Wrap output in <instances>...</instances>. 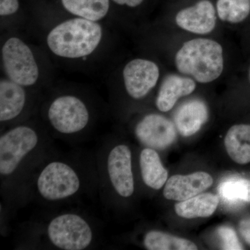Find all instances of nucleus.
Wrapping results in <instances>:
<instances>
[{"label": "nucleus", "mask_w": 250, "mask_h": 250, "mask_svg": "<svg viewBox=\"0 0 250 250\" xmlns=\"http://www.w3.org/2000/svg\"><path fill=\"white\" fill-rule=\"evenodd\" d=\"M238 229L243 239L250 246V217L243 219L240 222Z\"/></svg>", "instance_id": "a878e982"}, {"label": "nucleus", "mask_w": 250, "mask_h": 250, "mask_svg": "<svg viewBox=\"0 0 250 250\" xmlns=\"http://www.w3.org/2000/svg\"><path fill=\"white\" fill-rule=\"evenodd\" d=\"M34 106L30 88L1 77L0 80V123L11 126L24 122Z\"/></svg>", "instance_id": "1a4fd4ad"}, {"label": "nucleus", "mask_w": 250, "mask_h": 250, "mask_svg": "<svg viewBox=\"0 0 250 250\" xmlns=\"http://www.w3.org/2000/svg\"><path fill=\"white\" fill-rule=\"evenodd\" d=\"M218 18L215 6L211 1L199 0L181 9L176 15L175 22L180 29L188 32L207 35L215 29Z\"/></svg>", "instance_id": "f8f14e48"}, {"label": "nucleus", "mask_w": 250, "mask_h": 250, "mask_svg": "<svg viewBox=\"0 0 250 250\" xmlns=\"http://www.w3.org/2000/svg\"><path fill=\"white\" fill-rule=\"evenodd\" d=\"M218 233L223 242V250L243 249L233 229L229 227H221L219 229Z\"/></svg>", "instance_id": "5701e85b"}, {"label": "nucleus", "mask_w": 250, "mask_h": 250, "mask_svg": "<svg viewBox=\"0 0 250 250\" xmlns=\"http://www.w3.org/2000/svg\"><path fill=\"white\" fill-rule=\"evenodd\" d=\"M140 168L143 182L154 190H159L167 182V171L155 149L147 147L140 154Z\"/></svg>", "instance_id": "f3484780"}, {"label": "nucleus", "mask_w": 250, "mask_h": 250, "mask_svg": "<svg viewBox=\"0 0 250 250\" xmlns=\"http://www.w3.org/2000/svg\"><path fill=\"white\" fill-rule=\"evenodd\" d=\"M136 137L143 146L154 149H164L177 138L175 125L156 113L143 117L135 126Z\"/></svg>", "instance_id": "9b49d317"}, {"label": "nucleus", "mask_w": 250, "mask_h": 250, "mask_svg": "<svg viewBox=\"0 0 250 250\" xmlns=\"http://www.w3.org/2000/svg\"><path fill=\"white\" fill-rule=\"evenodd\" d=\"M208 109L206 104L200 100L184 103L174 116V123L179 132L183 136H192L208 121Z\"/></svg>", "instance_id": "dca6fc26"}, {"label": "nucleus", "mask_w": 250, "mask_h": 250, "mask_svg": "<svg viewBox=\"0 0 250 250\" xmlns=\"http://www.w3.org/2000/svg\"><path fill=\"white\" fill-rule=\"evenodd\" d=\"M122 77L125 91L130 98L135 100H142L157 85L160 68L152 60L136 58L125 64Z\"/></svg>", "instance_id": "9d476101"}, {"label": "nucleus", "mask_w": 250, "mask_h": 250, "mask_svg": "<svg viewBox=\"0 0 250 250\" xmlns=\"http://www.w3.org/2000/svg\"><path fill=\"white\" fill-rule=\"evenodd\" d=\"M174 62L179 72L200 83L218 80L223 74L225 59L223 47L208 39H192L177 51Z\"/></svg>", "instance_id": "39448f33"}, {"label": "nucleus", "mask_w": 250, "mask_h": 250, "mask_svg": "<svg viewBox=\"0 0 250 250\" xmlns=\"http://www.w3.org/2000/svg\"><path fill=\"white\" fill-rule=\"evenodd\" d=\"M42 108L45 127L59 137H80L90 129L95 120L91 104L75 92L52 95Z\"/></svg>", "instance_id": "20e7f679"}, {"label": "nucleus", "mask_w": 250, "mask_h": 250, "mask_svg": "<svg viewBox=\"0 0 250 250\" xmlns=\"http://www.w3.org/2000/svg\"><path fill=\"white\" fill-rule=\"evenodd\" d=\"M213 178L205 172L188 175H173L166 183L164 196L167 200L184 201L205 191L211 187Z\"/></svg>", "instance_id": "ddd939ff"}, {"label": "nucleus", "mask_w": 250, "mask_h": 250, "mask_svg": "<svg viewBox=\"0 0 250 250\" xmlns=\"http://www.w3.org/2000/svg\"><path fill=\"white\" fill-rule=\"evenodd\" d=\"M222 201L229 207L250 203V179L232 177L223 181L218 188Z\"/></svg>", "instance_id": "aec40b11"}, {"label": "nucleus", "mask_w": 250, "mask_h": 250, "mask_svg": "<svg viewBox=\"0 0 250 250\" xmlns=\"http://www.w3.org/2000/svg\"><path fill=\"white\" fill-rule=\"evenodd\" d=\"M143 245L149 250H196L192 242L158 231H149L145 236Z\"/></svg>", "instance_id": "4be33fe9"}, {"label": "nucleus", "mask_w": 250, "mask_h": 250, "mask_svg": "<svg viewBox=\"0 0 250 250\" xmlns=\"http://www.w3.org/2000/svg\"><path fill=\"white\" fill-rule=\"evenodd\" d=\"M229 156L236 164L250 163V124L235 125L229 129L225 139Z\"/></svg>", "instance_id": "a211bd4d"}, {"label": "nucleus", "mask_w": 250, "mask_h": 250, "mask_svg": "<svg viewBox=\"0 0 250 250\" xmlns=\"http://www.w3.org/2000/svg\"><path fill=\"white\" fill-rule=\"evenodd\" d=\"M196 82L191 77L168 75L161 83L156 99V106L161 112L170 111L179 99L193 93Z\"/></svg>", "instance_id": "4468645a"}, {"label": "nucleus", "mask_w": 250, "mask_h": 250, "mask_svg": "<svg viewBox=\"0 0 250 250\" xmlns=\"http://www.w3.org/2000/svg\"><path fill=\"white\" fill-rule=\"evenodd\" d=\"M115 10L116 9H137L146 4L147 0H111Z\"/></svg>", "instance_id": "393cba45"}, {"label": "nucleus", "mask_w": 250, "mask_h": 250, "mask_svg": "<svg viewBox=\"0 0 250 250\" xmlns=\"http://www.w3.org/2000/svg\"><path fill=\"white\" fill-rule=\"evenodd\" d=\"M105 38L106 31L101 22L67 14V18L59 21L47 31L45 44L54 57L79 61L96 53Z\"/></svg>", "instance_id": "f03ea898"}, {"label": "nucleus", "mask_w": 250, "mask_h": 250, "mask_svg": "<svg viewBox=\"0 0 250 250\" xmlns=\"http://www.w3.org/2000/svg\"><path fill=\"white\" fill-rule=\"evenodd\" d=\"M246 81L248 87L250 88V62L246 70Z\"/></svg>", "instance_id": "bb28decb"}, {"label": "nucleus", "mask_w": 250, "mask_h": 250, "mask_svg": "<svg viewBox=\"0 0 250 250\" xmlns=\"http://www.w3.org/2000/svg\"><path fill=\"white\" fill-rule=\"evenodd\" d=\"M46 237L52 246L62 250H83L92 246L95 232L90 222L76 213H63L49 220Z\"/></svg>", "instance_id": "6e6552de"}, {"label": "nucleus", "mask_w": 250, "mask_h": 250, "mask_svg": "<svg viewBox=\"0 0 250 250\" xmlns=\"http://www.w3.org/2000/svg\"><path fill=\"white\" fill-rule=\"evenodd\" d=\"M63 12L71 16H77L95 21L103 22L109 17L115 9L111 0H51Z\"/></svg>", "instance_id": "2eb2a0df"}, {"label": "nucleus", "mask_w": 250, "mask_h": 250, "mask_svg": "<svg viewBox=\"0 0 250 250\" xmlns=\"http://www.w3.org/2000/svg\"><path fill=\"white\" fill-rule=\"evenodd\" d=\"M99 181L103 192L108 197L110 193L122 198L132 196L135 191L132 170V154L125 144L106 143L98 158Z\"/></svg>", "instance_id": "423d86ee"}, {"label": "nucleus", "mask_w": 250, "mask_h": 250, "mask_svg": "<svg viewBox=\"0 0 250 250\" xmlns=\"http://www.w3.org/2000/svg\"><path fill=\"white\" fill-rule=\"evenodd\" d=\"M220 200L217 195L203 193L176 204L174 209L182 218H207L213 214Z\"/></svg>", "instance_id": "6ab92c4d"}, {"label": "nucleus", "mask_w": 250, "mask_h": 250, "mask_svg": "<svg viewBox=\"0 0 250 250\" xmlns=\"http://www.w3.org/2000/svg\"><path fill=\"white\" fill-rule=\"evenodd\" d=\"M217 16L220 21L240 24L250 19V0H217Z\"/></svg>", "instance_id": "412c9836"}, {"label": "nucleus", "mask_w": 250, "mask_h": 250, "mask_svg": "<svg viewBox=\"0 0 250 250\" xmlns=\"http://www.w3.org/2000/svg\"><path fill=\"white\" fill-rule=\"evenodd\" d=\"M21 12V0H0V17L1 20L16 17Z\"/></svg>", "instance_id": "b1692460"}, {"label": "nucleus", "mask_w": 250, "mask_h": 250, "mask_svg": "<svg viewBox=\"0 0 250 250\" xmlns=\"http://www.w3.org/2000/svg\"><path fill=\"white\" fill-rule=\"evenodd\" d=\"M51 154L48 130L39 123L24 121L1 134V192L6 202L20 205L30 197L36 171Z\"/></svg>", "instance_id": "f257e3e1"}, {"label": "nucleus", "mask_w": 250, "mask_h": 250, "mask_svg": "<svg viewBox=\"0 0 250 250\" xmlns=\"http://www.w3.org/2000/svg\"><path fill=\"white\" fill-rule=\"evenodd\" d=\"M1 65L4 77L30 89L37 86L43 77L39 54L17 36H8L1 44Z\"/></svg>", "instance_id": "0eeeda50"}, {"label": "nucleus", "mask_w": 250, "mask_h": 250, "mask_svg": "<svg viewBox=\"0 0 250 250\" xmlns=\"http://www.w3.org/2000/svg\"><path fill=\"white\" fill-rule=\"evenodd\" d=\"M86 175L78 161L51 154L36 171L30 190L42 201L59 203L75 198L86 188Z\"/></svg>", "instance_id": "7ed1b4c3"}]
</instances>
